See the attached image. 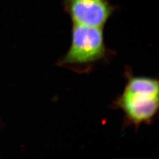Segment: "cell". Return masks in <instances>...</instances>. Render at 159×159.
<instances>
[{"label":"cell","mask_w":159,"mask_h":159,"mask_svg":"<svg viewBox=\"0 0 159 159\" xmlns=\"http://www.w3.org/2000/svg\"><path fill=\"white\" fill-rule=\"evenodd\" d=\"M125 88L112 102V107L123 112V126L138 129L159 117V78L137 76L125 68Z\"/></svg>","instance_id":"6da1fadb"},{"label":"cell","mask_w":159,"mask_h":159,"mask_svg":"<svg viewBox=\"0 0 159 159\" xmlns=\"http://www.w3.org/2000/svg\"><path fill=\"white\" fill-rule=\"evenodd\" d=\"M71 33L70 47L57 65L84 72L108 57L102 27L73 23Z\"/></svg>","instance_id":"7a4b0ae2"},{"label":"cell","mask_w":159,"mask_h":159,"mask_svg":"<svg viewBox=\"0 0 159 159\" xmlns=\"http://www.w3.org/2000/svg\"><path fill=\"white\" fill-rule=\"evenodd\" d=\"M63 6L74 24L102 28L114 11L108 0H64Z\"/></svg>","instance_id":"3957f363"}]
</instances>
